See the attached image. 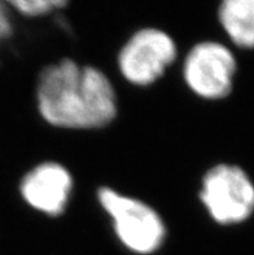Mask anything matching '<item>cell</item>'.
Returning a JSON list of instances; mask_svg holds the SVG:
<instances>
[{"mask_svg": "<svg viewBox=\"0 0 254 255\" xmlns=\"http://www.w3.org/2000/svg\"><path fill=\"white\" fill-rule=\"evenodd\" d=\"M217 21L232 45L254 49V0H219Z\"/></svg>", "mask_w": 254, "mask_h": 255, "instance_id": "cell-7", "label": "cell"}, {"mask_svg": "<svg viewBox=\"0 0 254 255\" xmlns=\"http://www.w3.org/2000/svg\"><path fill=\"white\" fill-rule=\"evenodd\" d=\"M236 62L229 45L218 40H203L187 52L182 64L186 87L203 100H221L234 87Z\"/></svg>", "mask_w": 254, "mask_h": 255, "instance_id": "cell-5", "label": "cell"}, {"mask_svg": "<svg viewBox=\"0 0 254 255\" xmlns=\"http://www.w3.org/2000/svg\"><path fill=\"white\" fill-rule=\"evenodd\" d=\"M74 192V178L62 163L45 161L23 175L19 193L25 204L47 217H60L66 211Z\"/></svg>", "mask_w": 254, "mask_h": 255, "instance_id": "cell-6", "label": "cell"}, {"mask_svg": "<svg viewBox=\"0 0 254 255\" xmlns=\"http://www.w3.org/2000/svg\"><path fill=\"white\" fill-rule=\"evenodd\" d=\"M96 198L123 248L139 255L153 254L161 249L168 228L155 207L106 185L97 189Z\"/></svg>", "mask_w": 254, "mask_h": 255, "instance_id": "cell-2", "label": "cell"}, {"mask_svg": "<svg viewBox=\"0 0 254 255\" xmlns=\"http://www.w3.org/2000/svg\"><path fill=\"white\" fill-rule=\"evenodd\" d=\"M177 58V43L168 32L144 27L134 32L121 47L117 69L127 83L145 88L157 83Z\"/></svg>", "mask_w": 254, "mask_h": 255, "instance_id": "cell-4", "label": "cell"}, {"mask_svg": "<svg viewBox=\"0 0 254 255\" xmlns=\"http://www.w3.org/2000/svg\"><path fill=\"white\" fill-rule=\"evenodd\" d=\"M199 200L216 223H243L254 213V184L242 167L218 163L201 179Z\"/></svg>", "mask_w": 254, "mask_h": 255, "instance_id": "cell-3", "label": "cell"}, {"mask_svg": "<svg viewBox=\"0 0 254 255\" xmlns=\"http://www.w3.org/2000/svg\"><path fill=\"white\" fill-rule=\"evenodd\" d=\"M8 5L26 17L47 16L53 10L61 9L69 0H4Z\"/></svg>", "mask_w": 254, "mask_h": 255, "instance_id": "cell-8", "label": "cell"}, {"mask_svg": "<svg viewBox=\"0 0 254 255\" xmlns=\"http://www.w3.org/2000/svg\"><path fill=\"white\" fill-rule=\"evenodd\" d=\"M35 103L40 118L60 129L104 128L118 114L116 87L105 71L71 58H62L40 71Z\"/></svg>", "mask_w": 254, "mask_h": 255, "instance_id": "cell-1", "label": "cell"}]
</instances>
